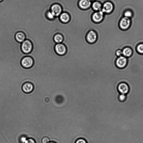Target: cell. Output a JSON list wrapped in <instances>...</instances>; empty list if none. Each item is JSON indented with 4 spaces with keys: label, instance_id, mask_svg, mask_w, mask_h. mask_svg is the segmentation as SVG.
<instances>
[{
    "label": "cell",
    "instance_id": "4316f807",
    "mask_svg": "<svg viewBox=\"0 0 143 143\" xmlns=\"http://www.w3.org/2000/svg\"><path fill=\"white\" fill-rule=\"evenodd\" d=\"M48 143H56L54 142H49Z\"/></svg>",
    "mask_w": 143,
    "mask_h": 143
},
{
    "label": "cell",
    "instance_id": "7402d4cb",
    "mask_svg": "<svg viewBox=\"0 0 143 143\" xmlns=\"http://www.w3.org/2000/svg\"><path fill=\"white\" fill-rule=\"evenodd\" d=\"M116 54L118 57L122 56L123 55L122 50L121 49L117 50L116 52Z\"/></svg>",
    "mask_w": 143,
    "mask_h": 143
},
{
    "label": "cell",
    "instance_id": "7a4b0ae2",
    "mask_svg": "<svg viewBox=\"0 0 143 143\" xmlns=\"http://www.w3.org/2000/svg\"><path fill=\"white\" fill-rule=\"evenodd\" d=\"M34 61L33 58L29 56L23 58L21 61V64L23 67L26 68H31L34 65Z\"/></svg>",
    "mask_w": 143,
    "mask_h": 143
},
{
    "label": "cell",
    "instance_id": "5b68a950",
    "mask_svg": "<svg viewBox=\"0 0 143 143\" xmlns=\"http://www.w3.org/2000/svg\"><path fill=\"white\" fill-rule=\"evenodd\" d=\"M128 60L126 57L122 56L118 57L116 61V64L119 68H123L126 67L127 63Z\"/></svg>",
    "mask_w": 143,
    "mask_h": 143
},
{
    "label": "cell",
    "instance_id": "30bf717a",
    "mask_svg": "<svg viewBox=\"0 0 143 143\" xmlns=\"http://www.w3.org/2000/svg\"><path fill=\"white\" fill-rule=\"evenodd\" d=\"M15 38L17 42L21 43L26 39V36L24 32L18 31L16 34Z\"/></svg>",
    "mask_w": 143,
    "mask_h": 143
},
{
    "label": "cell",
    "instance_id": "52a82bcc",
    "mask_svg": "<svg viewBox=\"0 0 143 143\" xmlns=\"http://www.w3.org/2000/svg\"><path fill=\"white\" fill-rule=\"evenodd\" d=\"M51 11L55 17L60 16L62 13V9L61 6L58 4H55L52 6Z\"/></svg>",
    "mask_w": 143,
    "mask_h": 143
},
{
    "label": "cell",
    "instance_id": "f1b7e54d",
    "mask_svg": "<svg viewBox=\"0 0 143 143\" xmlns=\"http://www.w3.org/2000/svg\"><path fill=\"white\" fill-rule=\"evenodd\" d=\"M90 1H94V0H90Z\"/></svg>",
    "mask_w": 143,
    "mask_h": 143
},
{
    "label": "cell",
    "instance_id": "44dd1931",
    "mask_svg": "<svg viewBox=\"0 0 143 143\" xmlns=\"http://www.w3.org/2000/svg\"><path fill=\"white\" fill-rule=\"evenodd\" d=\"M27 139V138L25 136H22L19 138V142L20 143H25Z\"/></svg>",
    "mask_w": 143,
    "mask_h": 143
},
{
    "label": "cell",
    "instance_id": "5bb4252c",
    "mask_svg": "<svg viewBox=\"0 0 143 143\" xmlns=\"http://www.w3.org/2000/svg\"><path fill=\"white\" fill-rule=\"evenodd\" d=\"M103 17V13L102 11L95 13L92 16L93 20L96 22L101 21L102 20Z\"/></svg>",
    "mask_w": 143,
    "mask_h": 143
},
{
    "label": "cell",
    "instance_id": "603a6c76",
    "mask_svg": "<svg viewBox=\"0 0 143 143\" xmlns=\"http://www.w3.org/2000/svg\"><path fill=\"white\" fill-rule=\"evenodd\" d=\"M132 13L130 11H127L124 13V16L125 17L127 18H130L132 16Z\"/></svg>",
    "mask_w": 143,
    "mask_h": 143
},
{
    "label": "cell",
    "instance_id": "8fae6325",
    "mask_svg": "<svg viewBox=\"0 0 143 143\" xmlns=\"http://www.w3.org/2000/svg\"><path fill=\"white\" fill-rule=\"evenodd\" d=\"M91 4L90 0H80L78 3V6L81 9L86 10L89 8Z\"/></svg>",
    "mask_w": 143,
    "mask_h": 143
},
{
    "label": "cell",
    "instance_id": "8992f818",
    "mask_svg": "<svg viewBox=\"0 0 143 143\" xmlns=\"http://www.w3.org/2000/svg\"><path fill=\"white\" fill-rule=\"evenodd\" d=\"M118 91L121 94L126 95L130 90V87L129 85L125 82H122L120 83L117 87Z\"/></svg>",
    "mask_w": 143,
    "mask_h": 143
},
{
    "label": "cell",
    "instance_id": "d4e9b609",
    "mask_svg": "<svg viewBox=\"0 0 143 143\" xmlns=\"http://www.w3.org/2000/svg\"><path fill=\"white\" fill-rule=\"evenodd\" d=\"M75 143H87V142L85 139L81 138L77 140Z\"/></svg>",
    "mask_w": 143,
    "mask_h": 143
},
{
    "label": "cell",
    "instance_id": "ffe728a7",
    "mask_svg": "<svg viewBox=\"0 0 143 143\" xmlns=\"http://www.w3.org/2000/svg\"><path fill=\"white\" fill-rule=\"evenodd\" d=\"M126 95L121 94L118 96V99L119 101L121 102H123L125 101L126 99Z\"/></svg>",
    "mask_w": 143,
    "mask_h": 143
},
{
    "label": "cell",
    "instance_id": "484cf974",
    "mask_svg": "<svg viewBox=\"0 0 143 143\" xmlns=\"http://www.w3.org/2000/svg\"><path fill=\"white\" fill-rule=\"evenodd\" d=\"M25 143H36L35 141L31 138L27 139Z\"/></svg>",
    "mask_w": 143,
    "mask_h": 143
},
{
    "label": "cell",
    "instance_id": "3957f363",
    "mask_svg": "<svg viewBox=\"0 0 143 143\" xmlns=\"http://www.w3.org/2000/svg\"><path fill=\"white\" fill-rule=\"evenodd\" d=\"M86 39L87 42L90 44L95 43L98 39V34L94 30L88 31L86 34Z\"/></svg>",
    "mask_w": 143,
    "mask_h": 143
},
{
    "label": "cell",
    "instance_id": "ba28073f",
    "mask_svg": "<svg viewBox=\"0 0 143 143\" xmlns=\"http://www.w3.org/2000/svg\"><path fill=\"white\" fill-rule=\"evenodd\" d=\"M34 86L33 84L29 82H26L23 84L22 86V90L26 93H30L33 91Z\"/></svg>",
    "mask_w": 143,
    "mask_h": 143
},
{
    "label": "cell",
    "instance_id": "9a60e30c",
    "mask_svg": "<svg viewBox=\"0 0 143 143\" xmlns=\"http://www.w3.org/2000/svg\"><path fill=\"white\" fill-rule=\"evenodd\" d=\"M122 52L123 56L127 58L131 57L133 53L132 49L129 47H126L124 48L122 50Z\"/></svg>",
    "mask_w": 143,
    "mask_h": 143
},
{
    "label": "cell",
    "instance_id": "6da1fadb",
    "mask_svg": "<svg viewBox=\"0 0 143 143\" xmlns=\"http://www.w3.org/2000/svg\"><path fill=\"white\" fill-rule=\"evenodd\" d=\"M21 48L22 51L26 54L31 53L33 49V45L31 41L28 39H26L21 43Z\"/></svg>",
    "mask_w": 143,
    "mask_h": 143
},
{
    "label": "cell",
    "instance_id": "cb8c5ba5",
    "mask_svg": "<svg viewBox=\"0 0 143 143\" xmlns=\"http://www.w3.org/2000/svg\"><path fill=\"white\" fill-rule=\"evenodd\" d=\"M50 141L49 138L47 137H43L42 140V143H48L50 142Z\"/></svg>",
    "mask_w": 143,
    "mask_h": 143
},
{
    "label": "cell",
    "instance_id": "277c9868",
    "mask_svg": "<svg viewBox=\"0 0 143 143\" xmlns=\"http://www.w3.org/2000/svg\"><path fill=\"white\" fill-rule=\"evenodd\" d=\"M55 52L60 56L65 55L67 52V48L66 46L62 43L56 44L55 46Z\"/></svg>",
    "mask_w": 143,
    "mask_h": 143
},
{
    "label": "cell",
    "instance_id": "4fadbf2b",
    "mask_svg": "<svg viewBox=\"0 0 143 143\" xmlns=\"http://www.w3.org/2000/svg\"><path fill=\"white\" fill-rule=\"evenodd\" d=\"M113 8V4L111 2H106L104 4L102 11L103 12L109 13L112 11Z\"/></svg>",
    "mask_w": 143,
    "mask_h": 143
},
{
    "label": "cell",
    "instance_id": "83f0119b",
    "mask_svg": "<svg viewBox=\"0 0 143 143\" xmlns=\"http://www.w3.org/2000/svg\"><path fill=\"white\" fill-rule=\"evenodd\" d=\"M3 1V0H0V3L2 2Z\"/></svg>",
    "mask_w": 143,
    "mask_h": 143
},
{
    "label": "cell",
    "instance_id": "d6986e66",
    "mask_svg": "<svg viewBox=\"0 0 143 143\" xmlns=\"http://www.w3.org/2000/svg\"><path fill=\"white\" fill-rule=\"evenodd\" d=\"M46 15L48 19L50 20H53L55 17L51 11H48Z\"/></svg>",
    "mask_w": 143,
    "mask_h": 143
},
{
    "label": "cell",
    "instance_id": "2e32d148",
    "mask_svg": "<svg viewBox=\"0 0 143 143\" xmlns=\"http://www.w3.org/2000/svg\"><path fill=\"white\" fill-rule=\"evenodd\" d=\"M63 40V36L61 34H55L53 37V40L56 44L62 43Z\"/></svg>",
    "mask_w": 143,
    "mask_h": 143
},
{
    "label": "cell",
    "instance_id": "ac0fdd59",
    "mask_svg": "<svg viewBox=\"0 0 143 143\" xmlns=\"http://www.w3.org/2000/svg\"><path fill=\"white\" fill-rule=\"evenodd\" d=\"M137 52L141 55L143 54V43H140L137 45L136 48Z\"/></svg>",
    "mask_w": 143,
    "mask_h": 143
},
{
    "label": "cell",
    "instance_id": "e0dca14e",
    "mask_svg": "<svg viewBox=\"0 0 143 143\" xmlns=\"http://www.w3.org/2000/svg\"><path fill=\"white\" fill-rule=\"evenodd\" d=\"M92 7L94 10L95 11H99L102 8L101 3L97 2H94L92 4Z\"/></svg>",
    "mask_w": 143,
    "mask_h": 143
},
{
    "label": "cell",
    "instance_id": "7c38bea8",
    "mask_svg": "<svg viewBox=\"0 0 143 143\" xmlns=\"http://www.w3.org/2000/svg\"><path fill=\"white\" fill-rule=\"evenodd\" d=\"M71 17L70 14L67 12L62 13L60 16V19L64 24H66L70 20Z\"/></svg>",
    "mask_w": 143,
    "mask_h": 143
},
{
    "label": "cell",
    "instance_id": "9c48e42d",
    "mask_svg": "<svg viewBox=\"0 0 143 143\" xmlns=\"http://www.w3.org/2000/svg\"><path fill=\"white\" fill-rule=\"evenodd\" d=\"M131 24L130 18L124 17L122 18L120 23V26L121 29L126 30L128 28Z\"/></svg>",
    "mask_w": 143,
    "mask_h": 143
}]
</instances>
